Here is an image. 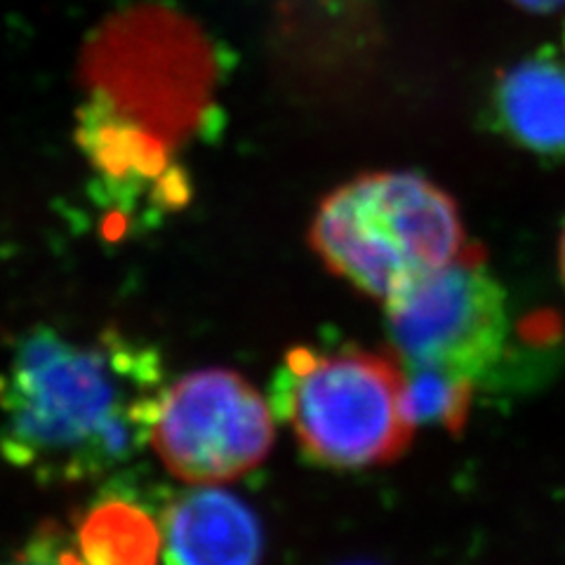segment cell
Listing matches in <instances>:
<instances>
[{"instance_id": "cell-1", "label": "cell", "mask_w": 565, "mask_h": 565, "mask_svg": "<svg viewBox=\"0 0 565 565\" xmlns=\"http://www.w3.org/2000/svg\"><path fill=\"white\" fill-rule=\"evenodd\" d=\"M166 392L161 353L145 340L33 328L0 373V455L45 486L102 479L145 450Z\"/></svg>"}, {"instance_id": "cell-2", "label": "cell", "mask_w": 565, "mask_h": 565, "mask_svg": "<svg viewBox=\"0 0 565 565\" xmlns=\"http://www.w3.org/2000/svg\"><path fill=\"white\" fill-rule=\"evenodd\" d=\"M309 241L334 276L382 302L467 247L455 201L413 172L361 174L332 191Z\"/></svg>"}, {"instance_id": "cell-3", "label": "cell", "mask_w": 565, "mask_h": 565, "mask_svg": "<svg viewBox=\"0 0 565 565\" xmlns=\"http://www.w3.org/2000/svg\"><path fill=\"white\" fill-rule=\"evenodd\" d=\"M274 413L318 465L361 469L394 462L415 422L396 361L356 347L292 349L274 380Z\"/></svg>"}, {"instance_id": "cell-4", "label": "cell", "mask_w": 565, "mask_h": 565, "mask_svg": "<svg viewBox=\"0 0 565 565\" xmlns=\"http://www.w3.org/2000/svg\"><path fill=\"white\" fill-rule=\"evenodd\" d=\"M99 43L95 71L111 111L151 130L170 147L196 132L210 114L217 64L205 35L161 8L137 10Z\"/></svg>"}, {"instance_id": "cell-5", "label": "cell", "mask_w": 565, "mask_h": 565, "mask_svg": "<svg viewBox=\"0 0 565 565\" xmlns=\"http://www.w3.org/2000/svg\"><path fill=\"white\" fill-rule=\"evenodd\" d=\"M386 326L408 370L479 382L504 356L507 295L479 245L386 302Z\"/></svg>"}, {"instance_id": "cell-6", "label": "cell", "mask_w": 565, "mask_h": 565, "mask_svg": "<svg viewBox=\"0 0 565 565\" xmlns=\"http://www.w3.org/2000/svg\"><path fill=\"white\" fill-rule=\"evenodd\" d=\"M151 440L177 479L226 483L267 459L274 417L245 377L234 370L205 367L168 388Z\"/></svg>"}, {"instance_id": "cell-7", "label": "cell", "mask_w": 565, "mask_h": 565, "mask_svg": "<svg viewBox=\"0 0 565 565\" xmlns=\"http://www.w3.org/2000/svg\"><path fill=\"white\" fill-rule=\"evenodd\" d=\"M262 523L232 492L201 488L166 504V565H259Z\"/></svg>"}, {"instance_id": "cell-8", "label": "cell", "mask_w": 565, "mask_h": 565, "mask_svg": "<svg viewBox=\"0 0 565 565\" xmlns=\"http://www.w3.org/2000/svg\"><path fill=\"white\" fill-rule=\"evenodd\" d=\"M158 490L132 473L111 476L78 516V554L85 565H153L163 550Z\"/></svg>"}, {"instance_id": "cell-9", "label": "cell", "mask_w": 565, "mask_h": 565, "mask_svg": "<svg viewBox=\"0 0 565 565\" xmlns=\"http://www.w3.org/2000/svg\"><path fill=\"white\" fill-rule=\"evenodd\" d=\"M494 114L519 147L565 156V64L535 55L511 66L494 90Z\"/></svg>"}, {"instance_id": "cell-10", "label": "cell", "mask_w": 565, "mask_h": 565, "mask_svg": "<svg viewBox=\"0 0 565 565\" xmlns=\"http://www.w3.org/2000/svg\"><path fill=\"white\" fill-rule=\"evenodd\" d=\"M471 380L450 377L436 370H411L408 411L417 424H438L450 434H462L473 401Z\"/></svg>"}, {"instance_id": "cell-11", "label": "cell", "mask_w": 565, "mask_h": 565, "mask_svg": "<svg viewBox=\"0 0 565 565\" xmlns=\"http://www.w3.org/2000/svg\"><path fill=\"white\" fill-rule=\"evenodd\" d=\"M6 565H85L81 556L71 554L62 546L60 530H41L35 540L29 544L26 554L20 561Z\"/></svg>"}, {"instance_id": "cell-12", "label": "cell", "mask_w": 565, "mask_h": 565, "mask_svg": "<svg viewBox=\"0 0 565 565\" xmlns=\"http://www.w3.org/2000/svg\"><path fill=\"white\" fill-rule=\"evenodd\" d=\"M514 3L533 12H554L565 6V0H514Z\"/></svg>"}, {"instance_id": "cell-13", "label": "cell", "mask_w": 565, "mask_h": 565, "mask_svg": "<svg viewBox=\"0 0 565 565\" xmlns=\"http://www.w3.org/2000/svg\"><path fill=\"white\" fill-rule=\"evenodd\" d=\"M558 262H561V274L565 280V228H563V236H561V250H558Z\"/></svg>"}]
</instances>
